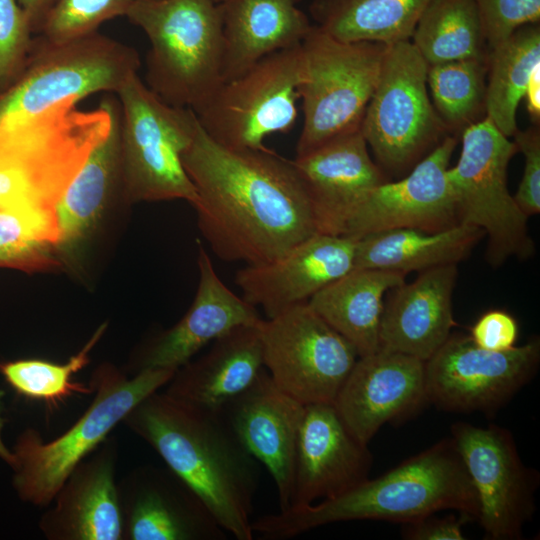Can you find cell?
<instances>
[{"label":"cell","mask_w":540,"mask_h":540,"mask_svg":"<svg viewBox=\"0 0 540 540\" xmlns=\"http://www.w3.org/2000/svg\"><path fill=\"white\" fill-rule=\"evenodd\" d=\"M25 12L34 35L41 32L44 22L56 0H17Z\"/></svg>","instance_id":"44"},{"label":"cell","mask_w":540,"mask_h":540,"mask_svg":"<svg viewBox=\"0 0 540 540\" xmlns=\"http://www.w3.org/2000/svg\"><path fill=\"white\" fill-rule=\"evenodd\" d=\"M457 276V264L438 266L390 289L381 316L380 348L427 361L456 325L452 297Z\"/></svg>","instance_id":"25"},{"label":"cell","mask_w":540,"mask_h":540,"mask_svg":"<svg viewBox=\"0 0 540 540\" xmlns=\"http://www.w3.org/2000/svg\"><path fill=\"white\" fill-rule=\"evenodd\" d=\"M120 105L122 185L132 202L185 200L196 189L182 163L199 121L190 108L165 103L132 76L117 93Z\"/></svg>","instance_id":"6"},{"label":"cell","mask_w":540,"mask_h":540,"mask_svg":"<svg viewBox=\"0 0 540 540\" xmlns=\"http://www.w3.org/2000/svg\"><path fill=\"white\" fill-rule=\"evenodd\" d=\"M457 142L458 136L447 135L403 178L371 189L350 211L340 235L357 240L390 229L434 232L460 223L447 177Z\"/></svg>","instance_id":"16"},{"label":"cell","mask_w":540,"mask_h":540,"mask_svg":"<svg viewBox=\"0 0 540 540\" xmlns=\"http://www.w3.org/2000/svg\"><path fill=\"white\" fill-rule=\"evenodd\" d=\"M441 510L478 518L476 492L451 437L337 497L263 515L252 530L261 539L286 540L332 523H405Z\"/></svg>","instance_id":"3"},{"label":"cell","mask_w":540,"mask_h":540,"mask_svg":"<svg viewBox=\"0 0 540 540\" xmlns=\"http://www.w3.org/2000/svg\"><path fill=\"white\" fill-rule=\"evenodd\" d=\"M114 98L92 110L77 102L0 122V168L20 174L40 204L55 209L94 148L109 134Z\"/></svg>","instance_id":"7"},{"label":"cell","mask_w":540,"mask_h":540,"mask_svg":"<svg viewBox=\"0 0 540 540\" xmlns=\"http://www.w3.org/2000/svg\"><path fill=\"white\" fill-rule=\"evenodd\" d=\"M34 34L17 0H0V93L22 73Z\"/></svg>","instance_id":"38"},{"label":"cell","mask_w":540,"mask_h":540,"mask_svg":"<svg viewBox=\"0 0 540 540\" xmlns=\"http://www.w3.org/2000/svg\"><path fill=\"white\" fill-rule=\"evenodd\" d=\"M112 126L107 137L89 155L55 207L59 248L82 241L98 221L118 182L120 160V105L113 102Z\"/></svg>","instance_id":"30"},{"label":"cell","mask_w":540,"mask_h":540,"mask_svg":"<svg viewBox=\"0 0 540 540\" xmlns=\"http://www.w3.org/2000/svg\"><path fill=\"white\" fill-rule=\"evenodd\" d=\"M425 402V362L379 348L358 357L333 404L351 432L369 444L383 425L410 416Z\"/></svg>","instance_id":"17"},{"label":"cell","mask_w":540,"mask_h":540,"mask_svg":"<svg viewBox=\"0 0 540 540\" xmlns=\"http://www.w3.org/2000/svg\"><path fill=\"white\" fill-rule=\"evenodd\" d=\"M489 49L521 26L539 23L540 0H474Z\"/></svg>","instance_id":"39"},{"label":"cell","mask_w":540,"mask_h":540,"mask_svg":"<svg viewBox=\"0 0 540 540\" xmlns=\"http://www.w3.org/2000/svg\"><path fill=\"white\" fill-rule=\"evenodd\" d=\"M387 45L340 41L316 25L300 44L303 126L296 156L361 127Z\"/></svg>","instance_id":"9"},{"label":"cell","mask_w":540,"mask_h":540,"mask_svg":"<svg viewBox=\"0 0 540 540\" xmlns=\"http://www.w3.org/2000/svg\"><path fill=\"white\" fill-rule=\"evenodd\" d=\"M182 163L198 195V227L219 259L268 263L320 233L293 160L267 147H225L199 123Z\"/></svg>","instance_id":"1"},{"label":"cell","mask_w":540,"mask_h":540,"mask_svg":"<svg viewBox=\"0 0 540 540\" xmlns=\"http://www.w3.org/2000/svg\"><path fill=\"white\" fill-rule=\"evenodd\" d=\"M136 1L56 0L37 35L61 41L96 32L104 22L126 16Z\"/></svg>","instance_id":"37"},{"label":"cell","mask_w":540,"mask_h":540,"mask_svg":"<svg viewBox=\"0 0 540 540\" xmlns=\"http://www.w3.org/2000/svg\"><path fill=\"white\" fill-rule=\"evenodd\" d=\"M125 17L149 40L145 84L165 103L194 111L222 83L216 0H137Z\"/></svg>","instance_id":"5"},{"label":"cell","mask_w":540,"mask_h":540,"mask_svg":"<svg viewBox=\"0 0 540 540\" xmlns=\"http://www.w3.org/2000/svg\"><path fill=\"white\" fill-rule=\"evenodd\" d=\"M223 31L222 82L262 58L299 46L312 28L301 0H216Z\"/></svg>","instance_id":"26"},{"label":"cell","mask_w":540,"mask_h":540,"mask_svg":"<svg viewBox=\"0 0 540 540\" xmlns=\"http://www.w3.org/2000/svg\"><path fill=\"white\" fill-rule=\"evenodd\" d=\"M119 494L123 539L227 538L204 502L168 468L144 466L134 470Z\"/></svg>","instance_id":"21"},{"label":"cell","mask_w":540,"mask_h":540,"mask_svg":"<svg viewBox=\"0 0 540 540\" xmlns=\"http://www.w3.org/2000/svg\"><path fill=\"white\" fill-rule=\"evenodd\" d=\"M539 364V337L495 352L469 335L450 334L425 361L427 401L449 412L494 414L534 378Z\"/></svg>","instance_id":"14"},{"label":"cell","mask_w":540,"mask_h":540,"mask_svg":"<svg viewBox=\"0 0 540 540\" xmlns=\"http://www.w3.org/2000/svg\"><path fill=\"white\" fill-rule=\"evenodd\" d=\"M527 110L534 124H539L540 118V65L532 72L528 81L524 97Z\"/></svg>","instance_id":"45"},{"label":"cell","mask_w":540,"mask_h":540,"mask_svg":"<svg viewBox=\"0 0 540 540\" xmlns=\"http://www.w3.org/2000/svg\"><path fill=\"white\" fill-rule=\"evenodd\" d=\"M199 282L186 314L171 328L151 338L137 353L129 371L178 370L204 346L235 327L256 325L257 308L230 290L218 276L209 254L199 241Z\"/></svg>","instance_id":"20"},{"label":"cell","mask_w":540,"mask_h":540,"mask_svg":"<svg viewBox=\"0 0 540 540\" xmlns=\"http://www.w3.org/2000/svg\"><path fill=\"white\" fill-rule=\"evenodd\" d=\"M55 209L23 204L0 209V267L37 272L57 266Z\"/></svg>","instance_id":"34"},{"label":"cell","mask_w":540,"mask_h":540,"mask_svg":"<svg viewBox=\"0 0 540 540\" xmlns=\"http://www.w3.org/2000/svg\"><path fill=\"white\" fill-rule=\"evenodd\" d=\"M410 41L428 65L488 60L490 53L474 0H431Z\"/></svg>","instance_id":"33"},{"label":"cell","mask_w":540,"mask_h":540,"mask_svg":"<svg viewBox=\"0 0 540 540\" xmlns=\"http://www.w3.org/2000/svg\"><path fill=\"white\" fill-rule=\"evenodd\" d=\"M222 410L247 450L271 474L280 510L289 508L305 405L277 387L264 368Z\"/></svg>","instance_id":"22"},{"label":"cell","mask_w":540,"mask_h":540,"mask_svg":"<svg viewBox=\"0 0 540 540\" xmlns=\"http://www.w3.org/2000/svg\"><path fill=\"white\" fill-rule=\"evenodd\" d=\"M106 329L107 323L101 324L66 363L37 358L17 359L0 362V374L16 394L41 402L51 410L74 395L91 394L89 383L74 381L73 376L89 364L90 353Z\"/></svg>","instance_id":"36"},{"label":"cell","mask_w":540,"mask_h":540,"mask_svg":"<svg viewBox=\"0 0 540 540\" xmlns=\"http://www.w3.org/2000/svg\"><path fill=\"white\" fill-rule=\"evenodd\" d=\"M428 64L410 40L387 45L361 131L378 165L409 172L449 132L428 94Z\"/></svg>","instance_id":"11"},{"label":"cell","mask_w":540,"mask_h":540,"mask_svg":"<svg viewBox=\"0 0 540 540\" xmlns=\"http://www.w3.org/2000/svg\"><path fill=\"white\" fill-rule=\"evenodd\" d=\"M519 335L516 319L507 311L488 310L470 329V338L480 348L502 352L513 348Z\"/></svg>","instance_id":"41"},{"label":"cell","mask_w":540,"mask_h":540,"mask_svg":"<svg viewBox=\"0 0 540 540\" xmlns=\"http://www.w3.org/2000/svg\"><path fill=\"white\" fill-rule=\"evenodd\" d=\"M137 50L99 31L61 41L34 35L22 73L0 93V122L118 91L138 74Z\"/></svg>","instance_id":"8"},{"label":"cell","mask_w":540,"mask_h":540,"mask_svg":"<svg viewBox=\"0 0 540 540\" xmlns=\"http://www.w3.org/2000/svg\"><path fill=\"white\" fill-rule=\"evenodd\" d=\"M405 277L398 271L354 268L314 294L308 304L354 346L359 357L365 356L380 348L385 296Z\"/></svg>","instance_id":"28"},{"label":"cell","mask_w":540,"mask_h":540,"mask_svg":"<svg viewBox=\"0 0 540 540\" xmlns=\"http://www.w3.org/2000/svg\"><path fill=\"white\" fill-rule=\"evenodd\" d=\"M5 396L6 392L0 388V459L3 460L10 467L14 463V456L12 450H10L4 443L2 433L3 429L7 423V418L5 415L6 405H5Z\"/></svg>","instance_id":"46"},{"label":"cell","mask_w":540,"mask_h":540,"mask_svg":"<svg viewBox=\"0 0 540 540\" xmlns=\"http://www.w3.org/2000/svg\"><path fill=\"white\" fill-rule=\"evenodd\" d=\"M259 323L235 327L214 340L203 356L176 370L164 392L193 406L221 410L265 368Z\"/></svg>","instance_id":"27"},{"label":"cell","mask_w":540,"mask_h":540,"mask_svg":"<svg viewBox=\"0 0 540 540\" xmlns=\"http://www.w3.org/2000/svg\"><path fill=\"white\" fill-rule=\"evenodd\" d=\"M293 163L309 193L320 233L340 235L355 205L387 181L371 158L361 127L339 134Z\"/></svg>","instance_id":"24"},{"label":"cell","mask_w":540,"mask_h":540,"mask_svg":"<svg viewBox=\"0 0 540 540\" xmlns=\"http://www.w3.org/2000/svg\"><path fill=\"white\" fill-rule=\"evenodd\" d=\"M122 424L149 444L167 468L204 502L237 540H252L259 461L247 450L223 410L193 406L154 392Z\"/></svg>","instance_id":"2"},{"label":"cell","mask_w":540,"mask_h":540,"mask_svg":"<svg viewBox=\"0 0 540 540\" xmlns=\"http://www.w3.org/2000/svg\"><path fill=\"white\" fill-rule=\"evenodd\" d=\"M23 204L40 206L21 175L13 170L0 168V209Z\"/></svg>","instance_id":"43"},{"label":"cell","mask_w":540,"mask_h":540,"mask_svg":"<svg viewBox=\"0 0 540 540\" xmlns=\"http://www.w3.org/2000/svg\"><path fill=\"white\" fill-rule=\"evenodd\" d=\"M517 150L524 156V170L514 200L528 216L540 213V130L533 124L513 135Z\"/></svg>","instance_id":"40"},{"label":"cell","mask_w":540,"mask_h":540,"mask_svg":"<svg viewBox=\"0 0 540 540\" xmlns=\"http://www.w3.org/2000/svg\"><path fill=\"white\" fill-rule=\"evenodd\" d=\"M431 0H313L317 27L344 42L390 45L410 40Z\"/></svg>","instance_id":"31"},{"label":"cell","mask_w":540,"mask_h":540,"mask_svg":"<svg viewBox=\"0 0 540 540\" xmlns=\"http://www.w3.org/2000/svg\"><path fill=\"white\" fill-rule=\"evenodd\" d=\"M175 370L147 369L128 377L111 364L99 366L88 382L93 394L84 413L64 433L44 441L27 428L12 448V485L18 497L47 507L71 472L107 439L127 413L167 385Z\"/></svg>","instance_id":"4"},{"label":"cell","mask_w":540,"mask_h":540,"mask_svg":"<svg viewBox=\"0 0 540 540\" xmlns=\"http://www.w3.org/2000/svg\"><path fill=\"white\" fill-rule=\"evenodd\" d=\"M461 152L447 177L460 221L487 236L486 260L499 267L509 258L525 260L535 253L528 216L507 187V168L516 144L485 117L461 133Z\"/></svg>","instance_id":"10"},{"label":"cell","mask_w":540,"mask_h":540,"mask_svg":"<svg viewBox=\"0 0 540 540\" xmlns=\"http://www.w3.org/2000/svg\"><path fill=\"white\" fill-rule=\"evenodd\" d=\"M357 240L318 233L271 262L246 265L235 283L267 318L302 303L355 268Z\"/></svg>","instance_id":"18"},{"label":"cell","mask_w":540,"mask_h":540,"mask_svg":"<svg viewBox=\"0 0 540 540\" xmlns=\"http://www.w3.org/2000/svg\"><path fill=\"white\" fill-rule=\"evenodd\" d=\"M540 65V26L527 24L492 48L488 58L486 117L507 137L518 130L516 112Z\"/></svg>","instance_id":"32"},{"label":"cell","mask_w":540,"mask_h":540,"mask_svg":"<svg viewBox=\"0 0 540 540\" xmlns=\"http://www.w3.org/2000/svg\"><path fill=\"white\" fill-rule=\"evenodd\" d=\"M488 60L462 59L428 65L433 106L449 134L461 135L486 117Z\"/></svg>","instance_id":"35"},{"label":"cell","mask_w":540,"mask_h":540,"mask_svg":"<svg viewBox=\"0 0 540 540\" xmlns=\"http://www.w3.org/2000/svg\"><path fill=\"white\" fill-rule=\"evenodd\" d=\"M259 333L271 379L303 405L333 404L359 357L308 302L262 319Z\"/></svg>","instance_id":"13"},{"label":"cell","mask_w":540,"mask_h":540,"mask_svg":"<svg viewBox=\"0 0 540 540\" xmlns=\"http://www.w3.org/2000/svg\"><path fill=\"white\" fill-rule=\"evenodd\" d=\"M485 236L480 228L460 222L441 231L397 228L357 239L355 268L421 272L466 259Z\"/></svg>","instance_id":"29"},{"label":"cell","mask_w":540,"mask_h":540,"mask_svg":"<svg viewBox=\"0 0 540 540\" xmlns=\"http://www.w3.org/2000/svg\"><path fill=\"white\" fill-rule=\"evenodd\" d=\"M368 444L347 427L334 404L305 405L289 507L337 497L369 478Z\"/></svg>","instance_id":"19"},{"label":"cell","mask_w":540,"mask_h":540,"mask_svg":"<svg viewBox=\"0 0 540 540\" xmlns=\"http://www.w3.org/2000/svg\"><path fill=\"white\" fill-rule=\"evenodd\" d=\"M118 448L106 439L67 477L39 520L48 540H121L123 519L115 480Z\"/></svg>","instance_id":"23"},{"label":"cell","mask_w":540,"mask_h":540,"mask_svg":"<svg viewBox=\"0 0 540 540\" xmlns=\"http://www.w3.org/2000/svg\"><path fill=\"white\" fill-rule=\"evenodd\" d=\"M451 438L476 492L478 522L488 540H520L536 511L538 471L526 466L512 433L458 421Z\"/></svg>","instance_id":"15"},{"label":"cell","mask_w":540,"mask_h":540,"mask_svg":"<svg viewBox=\"0 0 540 540\" xmlns=\"http://www.w3.org/2000/svg\"><path fill=\"white\" fill-rule=\"evenodd\" d=\"M471 521L467 516L457 513L444 517L429 514L402 523V537L408 540H464L463 526Z\"/></svg>","instance_id":"42"},{"label":"cell","mask_w":540,"mask_h":540,"mask_svg":"<svg viewBox=\"0 0 540 540\" xmlns=\"http://www.w3.org/2000/svg\"><path fill=\"white\" fill-rule=\"evenodd\" d=\"M300 45L272 53L219 87L194 113L215 142L232 149H263L297 119Z\"/></svg>","instance_id":"12"}]
</instances>
